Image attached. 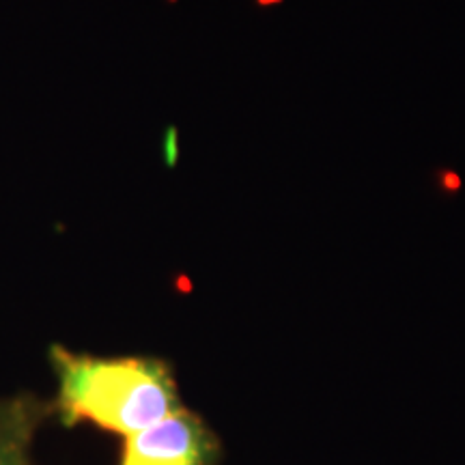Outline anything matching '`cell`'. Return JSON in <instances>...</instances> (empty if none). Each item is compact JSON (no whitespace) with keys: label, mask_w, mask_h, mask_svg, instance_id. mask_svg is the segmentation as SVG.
<instances>
[{"label":"cell","mask_w":465,"mask_h":465,"mask_svg":"<svg viewBox=\"0 0 465 465\" xmlns=\"http://www.w3.org/2000/svg\"><path fill=\"white\" fill-rule=\"evenodd\" d=\"M56 380L52 418L63 427L89 424L121 440L164 420L183 401L171 362L158 356H95L50 345Z\"/></svg>","instance_id":"6da1fadb"},{"label":"cell","mask_w":465,"mask_h":465,"mask_svg":"<svg viewBox=\"0 0 465 465\" xmlns=\"http://www.w3.org/2000/svg\"><path fill=\"white\" fill-rule=\"evenodd\" d=\"M50 418V399L33 392L0 397V465H35V438Z\"/></svg>","instance_id":"3957f363"},{"label":"cell","mask_w":465,"mask_h":465,"mask_svg":"<svg viewBox=\"0 0 465 465\" xmlns=\"http://www.w3.org/2000/svg\"><path fill=\"white\" fill-rule=\"evenodd\" d=\"M220 435L196 411L182 407L153 427L124 440L119 465H220Z\"/></svg>","instance_id":"7a4b0ae2"}]
</instances>
